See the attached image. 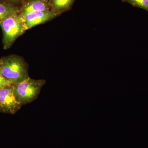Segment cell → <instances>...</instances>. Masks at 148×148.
Here are the masks:
<instances>
[{"instance_id": "6", "label": "cell", "mask_w": 148, "mask_h": 148, "mask_svg": "<svg viewBox=\"0 0 148 148\" xmlns=\"http://www.w3.org/2000/svg\"><path fill=\"white\" fill-rule=\"evenodd\" d=\"M20 8L22 15L50 10L48 2L45 0H26L20 6Z\"/></svg>"}, {"instance_id": "3", "label": "cell", "mask_w": 148, "mask_h": 148, "mask_svg": "<svg viewBox=\"0 0 148 148\" xmlns=\"http://www.w3.org/2000/svg\"><path fill=\"white\" fill-rule=\"evenodd\" d=\"M45 79H34L30 77L18 83L13 84L14 92L17 101L22 106L36 100Z\"/></svg>"}, {"instance_id": "12", "label": "cell", "mask_w": 148, "mask_h": 148, "mask_svg": "<svg viewBox=\"0 0 148 148\" xmlns=\"http://www.w3.org/2000/svg\"><path fill=\"white\" fill-rule=\"evenodd\" d=\"M0 112H3L2 108L1 105V102H0Z\"/></svg>"}, {"instance_id": "9", "label": "cell", "mask_w": 148, "mask_h": 148, "mask_svg": "<svg viewBox=\"0 0 148 148\" xmlns=\"http://www.w3.org/2000/svg\"><path fill=\"white\" fill-rule=\"evenodd\" d=\"M123 2L130 4L135 7L143 9L148 12V0H121Z\"/></svg>"}, {"instance_id": "11", "label": "cell", "mask_w": 148, "mask_h": 148, "mask_svg": "<svg viewBox=\"0 0 148 148\" xmlns=\"http://www.w3.org/2000/svg\"><path fill=\"white\" fill-rule=\"evenodd\" d=\"M12 84L3 76L0 69V90L9 85Z\"/></svg>"}, {"instance_id": "13", "label": "cell", "mask_w": 148, "mask_h": 148, "mask_svg": "<svg viewBox=\"0 0 148 148\" xmlns=\"http://www.w3.org/2000/svg\"><path fill=\"white\" fill-rule=\"evenodd\" d=\"M45 1H49V0H45Z\"/></svg>"}, {"instance_id": "4", "label": "cell", "mask_w": 148, "mask_h": 148, "mask_svg": "<svg viewBox=\"0 0 148 148\" xmlns=\"http://www.w3.org/2000/svg\"><path fill=\"white\" fill-rule=\"evenodd\" d=\"M0 102L4 113L14 114L22 106L14 95L13 84L9 85L0 90Z\"/></svg>"}, {"instance_id": "1", "label": "cell", "mask_w": 148, "mask_h": 148, "mask_svg": "<svg viewBox=\"0 0 148 148\" xmlns=\"http://www.w3.org/2000/svg\"><path fill=\"white\" fill-rule=\"evenodd\" d=\"M0 69L4 77L12 84L29 77L28 65L19 56L12 54L2 57Z\"/></svg>"}, {"instance_id": "10", "label": "cell", "mask_w": 148, "mask_h": 148, "mask_svg": "<svg viewBox=\"0 0 148 148\" xmlns=\"http://www.w3.org/2000/svg\"><path fill=\"white\" fill-rule=\"evenodd\" d=\"M26 0H0V2L6 3L11 5L20 6Z\"/></svg>"}, {"instance_id": "14", "label": "cell", "mask_w": 148, "mask_h": 148, "mask_svg": "<svg viewBox=\"0 0 148 148\" xmlns=\"http://www.w3.org/2000/svg\"><path fill=\"white\" fill-rule=\"evenodd\" d=\"M0 61H1V58H0Z\"/></svg>"}, {"instance_id": "2", "label": "cell", "mask_w": 148, "mask_h": 148, "mask_svg": "<svg viewBox=\"0 0 148 148\" xmlns=\"http://www.w3.org/2000/svg\"><path fill=\"white\" fill-rule=\"evenodd\" d=\"M3 33L4 49L11 47L17 38L28 30L21 12L8 17L0 22Z\"/></svg>"}, {"instance_id": "7", "label": "cell", "mask_w": 148, "mask_h": 148, "mask_svg": "<svg viewBox=\"0 0 148 148\" xmlns=\"http://www.w3.org/2000/svg\"><path fill=\"white\" fill-rule=\"evenodd\" d=\"M76 0H49L50 10L60 15L71 9Z\"/></svg>"}, {"instance_id": "5", "label": "cell", "mask_w": 148, "mask_h": 148, "mask_svg": "<svg viewBox=\"0 0 148 148\" xmlns=\"http://www.w3.org/2000/svg\"><path fill=\"white\" fill-rule=\"evenodd\" d=\"M21 15L28 30L59 16L57 14L51 10L32 12L24 15L21 14Z\"/></svg>"}, {"instance_id": "8", "label": "cell", "mask_w": 148, "mask_h": 148, "mask_svg": "<svg viewBox=\"0 0 148 148\" xmlns=\"http://www.w3.org/2000/svg\"><path fill=\"white\" fill-rule=\"evenodd\" d=\"M21 12L20 6L0 2V22L12 15Z\"/></svg>"}]
</instances>
